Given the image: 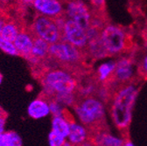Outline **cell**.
<instances>
[{"label": "cell", "mask_w": 147, "mask_h": 146, "mask_svg": "<svg viewBox=\"0 0 147 146\" xmlns=\"http://www.w3.org/2000/svg\"><path fill=\"white\" fill-rule=\"evenodd\" d=\"M89 139L96 146H120L124 141V138L111 134L105 128L90 131Z\"/></svg>", "instance_id": "obj_10"}, {"label": "cell", "mask_w": 147, "mask_h": 146, "mask_svg": "<svg viewBox=\"0 0 147 146\" xmlns=\"http://www.w3.org/2000/svg\"><path fill=\"white\" fill-rule=\"evenodd\" d=\"M138 91L135 84H127L118 89L113 96L110 105V116L116 128L122 132H126L131 123Z\"/></svg>", "instance_id": "obj_1"}, {"label": "cell", "mask_w": 147, "mask_h": 146, "mask_svg": "<svg viewBox=\"0 0 147 146\" xmlns=\"http://www.w3.org/2000/svg\"><path fill=\"white\" fill-rule=\"evenodd\" d=\"M101 40L108 55H116L124 52L129 44L126 32L114 25H107L101 31Z\"/></svg>", "instance_id": "obj_4"}, {"label": "cell", "mask_w": 147, "mask_h": 146, "mask_svg": "<svg viewBox=\"0 0 147 146\" xmlns=\"http://www.w3.org/2000/svg\"><path fill=\"white\" fill-rule=\"evenodd\" d=\"M0 146H9L5 133L0 134Z\"/></svg>", "instance_id": "obj_28"}, {"label": "cell", "mask_w": 147, "mask_h": 146, "mask_svg": "<svg viewBox=\"0 0 147 146\" xmlns=\"http://www.w3.org/2000/svg\"><path fill=\"white\" fill-rule=\"evenodd\" d=\"M72 119L67 115V112L63 116H53L51 126L53 131L56 132L57 134H60L67 138L69 131H70V125L72 122Z\"/></svg>", "instance_id": "obj_15"}, {"label": "cell", "mask_w": 147, "mask_h": 146, "mask_svg": "<svg viewBox=\"0 0 147 146\" xmlns=\"http://www.w3.org/2000/svg\"><path fill=\"white\" fill-rule=\"evenodd\" d=\"M11 2H12V0H0V5H8Z\"/></svg>", "instance_id": "obj_33"}, {"label": "cell", "mask_w": 147, "mask_h": 146, "mask_svg": "<svg viewBox=\"0 0 147 146\" xmlns=\"http://www.w3.org/2000/svg\"><path fill=\"white\" fill-rule=\"evenodd\" d=\"M78 146H96V145L93 142H92V140L88 139V140L85 141L84 143H81V144L78 145Z\"/></svg>", "instance_id": "obj_29"}, {"label": "cell", "mask_w": 147, "mask_h": 146, "mask_svg": "<svg viewBox=\"0 0 147 146\" xmlns=\"http://www.w3.org/2000/svg\"><path fill=\"white\" fill-rule=\"evenodd\" d=\"M5 126H6V115L0 116V134L5 132Z\"/></svg>", "instance_id": "obj_26"}, {"label": "cell", "mask_w": 147, "mask_h": 146, "mask_svg": "<svg viewBox=\"0 0 147 146\" xmlns=\"http://www.w3.org/2000/svg\"><path fill=\"white\" fill-rule=\"evenodd\" d=\"M90 138V131L88 128L81 122L72 121L70 125V131L67 137V140L74 145L78 146L81 143Z\"/></svg>", "instance_id": "obj_14"}, {"label": "cell", "mask_w": 147, "mask_h": 146, "mask_svg": "<svg viewBox=\"0 0 147 146\" xmlns=\"http://www.w3.org/2000/svg\"><path fill=\"white\" fill-rule=\"evenodd\" d=\"M116 68V61H108L101 64L97 68V79L102 83H106L112 79Z\"/></svg>", "instance_id": "obj_17"}, {"label": "cell", "mask_w": 147, "mask_h": 146, "mask_svg": "<svg viewBox=\"0 0 147 146\" xmlns=\"http://www.w3.org/2000/svg\"><path fill=\"white\" fill-rule=\"evenodd\" d=\"M27 115L34 120H40L50 115L49 100L44 96L32 101L27 107Z\"/></svg>", "instance_id": "obj_11"}, {"label": "cell", "mask_w": 147, "mask_h": 146, "mask_svg": "<svg viewBox=\"0 0 147 146\" xmlns=\"http://www.w3.org/2000/svg\"><path fill=\"white\" fill-rule=\"evenodd\" d=\"M32 6L39 15L51 19H56L62 16V13L65 11L60 0H35Z\"/></svg>", "instance_id": "obj_9"}, {"label": "cell", "mask_w": 147, "mask_h": 146, "mask_svg": "<svg viewBox=\"0 0 147 146\" xmlns=\"http://www.w3.org/2000/svg\"><path fill=\"white\" fill-rule=\"evenodd\" d=\"M43 96L51 99L57 93H75L78 83L71 73L64 69H51L41 77Z\"/></svg>", "instance_id": "obj_3"}, {"label": "cell", "mask_w": 147, "mask_h": 146, "mask_svg": "<svg viewBox=\"0 0 147 146\" xmlns=\"http://www.w3.org/2000/svg\"><path fill=\"white\" fill-rule=\"evenodd\" d=\"M145 37H147V26H146V28H145Z\"/></svg>", "instance_id": "obj_37"}, {"label": "cell", "mask_w": 147, "mask_h": 146, "mask_svg": "<svg viewBox=\"0 0 147 146\" xmlns=\"http://www.w3.org/2000/svg\"><path fill=\"white\" fill-rule=\"evenodd\" d=\"M62 40H66L79 49L87 47L88 36L87 30L70 19H66L62 28Z\"/></svg>", "instance_id": "obj_8"}, {"label": "cell", "mask_w": 147, "mask_h": 146, "mask_svg": "<svg viewBox=\"0 0 147 146\" xmlns=\"http://www.w3.org/2000/svg\"><path fill=\"white\" fill-rule=\"evenodd\" d=\"M34 37L40 38L47 43L54 44L62 38L61 30L57 26L54 19L38 15L32 24L30 30Z\"/></svg>", "instance_id": "obj_5"}, {"label": "cell", "mask_w": 147, "mask_h": 146, "mask_svg": "<svg viewBox=\"0 0 147 146\" xmlns=\"http://www.w3.org/2000/svg\"><path fill=\"white\" fill-rule=\"evenodd\" d=\"M20 31L21 30L20 29V27H18V26L15 22L5 21L0 35H1V37L4 38L5 40L13 42Z\"/></svg>", "instance_id": "obj_18"}, {"label": "cell", "mask_w": 147, "mask_h": 146, "mask_svg": "<svg viewBox=\"0 0 147 146\" xmlns=\"http://www.w3.org/2000/svg\"><path fill=\"white\" fill-rule=\"evenodd\" d=\"M141 69L143 71V73L145 75V76L147 77V54L144 57L143 61H142V64H141Z\"/></svg>", "instance_id": "obj_27"}, {"label": "cell", "mask_w": 147, "mask_h": 146, "mask_svg": "<svg viewBox=\"0 0 147 146\" xmlns=\"http://www.w3.org/2000/svg\"><path fill=\"white\" fill-rule=\"evenodd\" d=\"M5 136L9 143V146H23V141L21 137L15 131H5Z\"/></svg>", "instance_id": "obj_23"}, {"label": "cell", "mask_w": 147, "mask_h": 146, "mask_svg": "<svg viewBox=\"0 0 147 146\" xmlns=\"http://www.w3.org/2000/svg\"><path fill=\"white\" fill-rule=\"evenodd\" d=\"M49 57L62 64L76 65L82 58L80 49L66 40H60L49 46Z\"/></svg>", "instance_id": "obj_6"}, {"label": "cell", "mask_w": 147, "mask_h": 146, "mask_svg": "<svg viewBox=\"0 0 147 146\" xmlns=\"http://www.w3.org/2000/svg\"><path fill=\"white\" fill-rule=\"evenodd\" d=\"M96 92V87L93 84H87L86 86H83L80 90H79V94L82 98L84 97H88L92 96V95L95 94Z\"/></svg>", "instance_id": "obj_24"}, {"label": "cell", "mask_w": 147, "mask_h": 146, "mask_svg": "<svg viewBox=\"0 0 147 146\" xmlns=\"http://www.w3.org/2000/svg\"><path fill=\"white\" fill-rule=\"evenodd\" d=\"M74 110L81 123L88 128L89 131L101 129L105 122L104 103L100 99L88 96L77 101Z\"/></svg>", "instance_id": "obj_2"}, {"label": "cell", "mask_w": 147, "mask_h": 146, "mask_svg": "<svg viewBox=\"0 0 147 146\" xmlns=\"http://www.w3.org/2000/svg\"><path fill=\"white\" fill-rule=\"evenodd\" d=\"M66 17L80 25L82 28L88 29L90 26L92 15L82 0H69L67 3L65 11Z\"/></svg>", "instance_id": "obj_7"}, {"label": "cell", "mask_w": 147, "mask_h": 146, "mask_svg": "<svg viewBox=\"0 0 147 146\" xmlns=\"http://www.w3.org/2000/svg\"><path fill=\"white\" fill-rule=\"evenodd\" d=\"M49 46L50 44L44 40L35 37L31 56L40 60V61L45 60L49 56Z\"/></svg>", "instance_id": "obj_16"}, {"label": "cell", "mask_w": 147, "mask_h": 146, "mask_svg": "<svg viewBox=\"0 0 147 146\" xmlns=\"http://www.w3.org/2000/svg\"><path fill=\"white\" fill-rule=\"evenodd\" d=\"M5 23V19H4V17H3L2 16H0V33H1V31H2V29H3V26H4Z\"/></svg>", "instance_id": "obj_31"}, {"label": "cell", "mask_w": 147, "mask_h": 146, "mask_svg": "<svg viewBox=\"0 0 147 146\" xmlns=\"http://www.w3.org/2000/svg\"><path fill=\"white\" fill-rule=\"evenodd\" d=\"M105 1L106 0H89L91 5H93L95 8H97V9L103 8L105 5Z\"/></svg>", "instance_id": "obj_25"}, {"label": "cell", "mask_w": 147, "mask_h": 146, "mask_svg": "<svg viewBox=\"0 0 147 146\" xmlns=\"http://www.w3.org/2000/svg\"><path fill=\"white\" fill-rule=\"evenodd\" d=\"M0 50L11 56L18 55V52L14 46V43L7 40H5L4 38L1 37V35H0Z\"/></svg>", "instance_id": "obj_20"}, {"label": "cell", "mask_w": 147, "mask_h": 146, "mask_svg": "<svg viewBox=\"0 0 147 146\" xmlns=\"http://www.w3.org/2000/svg\"><path fill=\"white\" fill-rule=\"evenodd\" d=\"M49 108H50V114L53 116H63L67 113L66 108L53 98L49 99Z\"/></svg>", "instance_id": "obj_21"}, {"label": "cell", "mask_w": 147, "mask_h": 146, "mask_svg": "<svg viewBox=\"0 0 147 146\" xmlns=\"http://www.w3.org/2000/svg\"><path fill=\"white\" fill-rule=\"evenodd\" d=\"M120 146H135V144L130 139H124L123 143Z\"/></svg>", "instance_id": "obj_30"}, {"label": "cell", "mask_w": 147, "mask_h": 146, "mask_svg": "<svg viewBox=\"0 0 147 146\" xmlns=\"http://www.w3.org/2000/svg\"><path fill=\"white\" fill-rule=\"evenodd\" d=\"M5 111L3 110V109L0 108V116H5Z\"/></svg>", "instance_id": "obj_35"}, {"label": "cell", "mask_w": 147, "mask_h": 146, "mask_svg": "<svg viewBox=\"0 0 147 146\" xmlns=\"http://www.w3.org/2000/svg\"><path fill=\"white\" fill-rule=\"evenodd\" d=\"M59 102L65 108L74 107L77 102V99L75 93H57L53 97Z\"/></svg>", "instance_id": "obj_19"}, {"label": "cell", "mask_w": 147, "mask_h": 146, "mask_svg": "<svg viewBox=\"0 0 147 146\" xmlns=\"http://www.w3.org/2000/svg\"><path fill=\"white\" fill-rule=\"evenodd\" d=\"M47 140H48L49 146H62L63 143L66 142L67 138L60 134H57L56 132L51 131L48 134Z\"/></svg>", "instance_id": "obj_22"}, {"label": "cell", "mask_w": 147, "mask_h": 146, "mask_svg": "<svg viewBox=\"0 0 147 146\" xmlns=\"http://www.w3.org/2000/svg\"><path fill=\"white\" fill-rule=\"evenodd\" d=\"M2 82H3V75L0 73V85L2 84Z\"/></svg>", "instance_id": "obj_36"}, {"label": "cell", "mask_w": 147, "mask_h": 146, "mask_svg": "<svg viewBox=\"0 0 147 146\" xmlns=\"http://www.w3.org/2000/svg\"><path fill=\"white\" fill-rule=\"evenodd\" d=\"M134 75L133 64L129 58H121L116 61V68L111 80L119 83H127L130 81Z\"/></svg>", "instance_id": "obj_12"}, {"label": "cell", "mask_w": 147, "mask_h": 146, "mask_svg": "<svg viewBox=\"0 0 147 146\" xmlns=\"http://www.w3.org/2000/svg\"><path fill=\"white\" fill-rule=\"evenodd\" d=\"M62 146H76V145H74L72 143H70L69 141H67V140H66V142L63 143V145Z\"/></svg>", "instance_id": "obj_34"}, {"label": "cell", "mask_w": 147, "mask_h": 146, "mask_svg": "<svg viewBox=\"0 0 147 146\" xmlns=\"http://www.w3.org/2000/svg\"><path fill=\"white\" fill-rule=\"evenodd\" d=\"M34 35L31 31L21 30L13 41L18 55L28 59L32 54V49L34 41Z\"/></svg>", "instance_id": "obj_13"}, {"label": "cell", "mask_w": 147, "mask_h": 146, "mask_svg": "<svg viewBox=\"0 0 147 146\" xmlns=\"http://www.w3.org/2000/svg\"><path fill=\"white\" fill-rule=\"evenodd\" d=\"M20 1L25 5H32L35 0H20Z\"/></svg>", "instance_id": "obj_32"}]
</instances>
